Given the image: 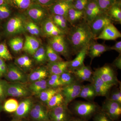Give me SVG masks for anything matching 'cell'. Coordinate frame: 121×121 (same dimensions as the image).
<instances>
[{"label":"cell","mask_w":121,"mask_h":121,"mask_svg":"<svg viewBox=\"0 0 121 121\" xmlns=\"http://www.w3.org/2000/svg\"><path fill=\"white\" fill-rule=\"evenodd\" d=\"M66 35L73 55H77L94 40L89 24L84 19L71 27Z\"/></svg>","instance_id":"6da1fadb"},{"label":"cell","mask_w":121,"mask_h":121,"mask_svg":"<svg viewBox=\"0 0 121 121\" xmlns=\"http://www.w3.org/2000/svg\"><path fill=\"white\" fill-rule=\"evenodd\" d=\"M69 108L74 116L87 121L101 109L99 105L94 102L82 101L75 102Z\"/></svg>","instance_id":"7a4b0ae2"},{"label":"cell","mask_w":121,"mask_h":121,"mask_svg":"<svg viewBox=\"0 0 121 121\" xmlns=\"http://www.w3.org/2000/svg\"><path fill=\"white\" fill-rule=\"evenodd\" d=\"M65 35H58L50 37L48 40V44L59 55L63 56L68 61H70L72 52Z\"/></svg>","instance_id":"3957f363"},{"label":"cell","mask_w":121,"mask_h":121,"mask_svg":"<svg viewBox=\"0 0 121 121\" xmlns=\"http://www.w3.org/2000/svg\"><path fill=\"white\" fill-rule=\"evenodd\" d=\"M111 23H112V21L106 12H102L97 15L94 19L89 23L94 39L97 37L106 26Z\"/></svg>","instance_id":"277c9868"},{"label":"cell","mask_w":121,"mask_h":121,"mask_svg":"<svg viewBox=\"0 0 121 121\" xmlns=\"http://www.w3.org/2000/svg\"><path fill=\"white\" fill-rule=\"evenodd\" d=\"M5 93L6 97H21L29 95L30 91L24 83L19 82L9 83L5 81Z\"/></svg>","instance_id":"5b68a950"},{"label":"cell","mask_w":121,"mask_h":121,"mask_svg":"<svg viewBox=\"0 0 121 121\" xmlns=\"http://www.w3.org/2000/svg\"><path fill=\"white\" fill-rule=\"evenodd\" d=\"M48 115L50 121H70L74 117L65 104L49 110Z\"/></svg>","instance_id":"8992f818"},{"label":"cell","mask_w":121,"mask_h":121,"mask_svg":"<svg viewBox=\"0 0 121 121\" xmlns=\"http://www.w3.org/2000/svg\"><path fill=\"white\" fill-rule=\"evenodd\" d=\"M44 6L36 2H33L26 10V13L32 20L40 23L47 18L48 11Z\"/></svg>","instance_id":"52a82bcc"},{"label":"cell","mask_w":121,"mask_h":121,"mask_svg":"<svg viewBox=\"0 0 121 121\" xmlns=\"http://www.w3.org/2000/svg\"><path fill=\"white\" fill-rule=\"evenodd\" d=\"M78 80L67 86H63L62 93L64 98L65 104L69 106L74 99L78 97L83 85Z\"/></svg>","instance_id":"ba28073f"},{"label":"cell","mask_w":121,"mask_h":121,"mask_svg":"<svg viewBox=\"0 0 121 121\" xmlns=\"http://www.w3.org/2000/svg\"><path fill=\"white\" fill-rule=\"evenodd\" d=\"M104 82L113 86H117L119 82L114 70L110 66L105 65L99 68L94 72Z\"/></svg>","instance_id":"9c48e42d"},{"label":"cell","mask_w":121,"mask_h":121,"mask_svg":"<svg viewBox=\"0 0 121 121\" xmlns=\"http://www.w3.org/2000/svg\"><path fill=\"white\" fill-rule=\"evenodd\" d=\"M101 108L113 121H119L121 116V103L106 99Z\"/></svg>","instance_id":"30bf717a"},{"label":"cell","mask_w":121,"mask_h":121,"mask_svg":"<svg viewBox=\"0 0 121 121\" xmlns=\"http://www.w3.org/2000/svg\"><path fill=\"white\" fill-rule=\"evenodd\" d=\"M6 78L13 82L25 83L28 81V77L17 66L11 64L7 68L5 74Z\"/></svg>","instance_id":"8fae6325"},{"label":"cell","mask_w":121,"mask_h":121,"mask_svg":"<svg viewBox=\"0 0 121 121\" xmlns=\"http://www.w3.org/2000/svg\"><path fill=\"white\" fill-rule=\"evenodd\" d=\"M22 18L20 16H16L9 20L6 26V31L8 34H19L26 30L25 24Z\"/></svg>","instance_id":"7c38bea8"},{"label":"cell","mask_w":121,"mask_h":121,"mask_svg":"<svg viewBox=\"0 0 121 121\" xmlns=\"http://www.w3.org/2000/svg\"><path fill=\"white\" fill-rule=\"evenodd\" d=\"M48 111L47 107L40 104H36L33 106L29 115L33 121H50Z\"/></svg>","instance_id":"4fadbf2b"},{"label":"cell","mask_w":121,"mask_h":121,"mask_svg":"<svg viewBox=\"0 0 121 121\" xmlns=\"http://www.w3.org/2000/svg\"><path fill=\"white\" fill-rule=\"evenodd\" d=\"M121 37V33L113 23H111L106 26L94 40L100 39L105 40H114Z\"/></svg>","instance_id":"5bb4252c"},{"label":"cell","mask_w":121,"mask_h":121,"mask_svg":"<svg viewBox=\"0 0 121 121\" xmlns=\"http://www.w3.org/2000/svg\"><path fill=\"white\" fill-rule=\"evenodd\" d=\"M48 18L43 21L42 25L43 31L45 35L51 37L58 35H66V33L54 23L52 19Z\"/></svg>","instance_id":"9a60e30c"},{"label":"cell","mask_w":121,"mask_h":121,"mask_svg":"<svg viewBox=\"0 0 121 121\" xmlns=\"http://www.w3.org/2000/svg\"><path fill=\"white\" fill-rule=\"evenodd\" d=\"M71 8V2L62 0H57L53 4L48 7V10L52 15H62L66 18L69 9Z\"/></svg>","instance_id":"2e32d148"},{"label":"cell","mask_w":121,"mask_h":121,"mask_svg":"<svg viewBox=\"0 0 121 121\" xmlns=\"http://www.w3.org/2000/svg\"><path fill=\"white\" fill-rule=\"evenodd\" d=\"M94 40L89 44L87 50V55L91 58V62L94 59L100 56L104 52L111 50L110 47L96 43Z\"/></svg>","instance_id":"e0dca14e"},{"label":"cell","mask_w":121,"mask_h":121,"mask_svg":"<svg viewBox=\"0 0 121 121\" xmlns=\"http://www.w3.org/2000/svg\"><path fill=\"white\" fill-rule=\"evenodd\" d=\"M33 105L32 100L31 99H24L19 104L15 112V117L19 119L26 117L29 115Z\"/></svg>","instance_id":"ac0fdd59"},{"label":"cell","mask_w":121,"mask_h":121,"mask_svg":"<svg viewBox=\"0 0 121 121\" xmlns=\"http://www.w3.org/2000/svg\"><path fill=\"white\" fill-rule=\"evenodd\" d=\"M71 72L74 74L77 80L80 82L84 81L91 82H92L93 72L90 67L84 65Z\"/></svg>","instance_id":"d6986e66"},{"label":"cell","mask_w":121,"mask_h":121,"mask_svg":"<svg viewBox=\"0 0 121 121\" xmlns=\"http://www.w3.org/2000/svg\"><path fill=\"white\" fill-rule=\"evenodd\" d=\"M70 61H62L54 63H49L48 64L47 69L48 73L51 74L60 75L68 70Z\"/></svg>","instance_id":"ffe728a7"},{"label":"cell","mask_w":121,"mask_h":121,"mask_svg":"<svg viewBox=\"0 0 121 121\" xmlns=\"http://www.w3.org/2000/svg\"><path fill=\"white\" fill-rule=\"evenodd\" d=\"M88 47H85L82 49L73 60H70L68 70L72 71L79 68L84 65L85 58L87 54Z\"/></svg>","instance_id":"44dd1931"},{"label":"cell","mask_w":121,"mask_h":121,"mask_svg":"<svg viewBox=\"0 0 121 121\" xmlns=\"http://www.w3.org/2000/svg\"><path fill=\"white\" fill-rule=\"evenodd\" d=\"M40 47V43L36 38L26 36L23 50L30 55H33Z\"/></svg>","instance_id":"7402d4cb"},{"label":"cell","mask_w":121,"mask_h":121,"mask_svg":"<svg viewBox=\"0 0 121 121\" xmlns=\"http://www.w3.org/2000/svg\"><path fill=\"white\" fill-rule=\"evenodd\" d=\"M84 16V11H79L71 8L68 11L66 18L70 25L72 26L83 19Z\"/></svg>","instance_id":"603a6c76"},{"label":"cell","mask_w":121,"mask_h":121,"mask_svg":"<svg viewBox=\"0 0 121 121\" xmlns=\"http://www.w3.org/2000/svg\"><path fill=\"white\" fill-rule=\"evenodd\" d=\"M62 87H63L56 88L48 87L39 93L38 95L39 98L41 101L47 104L53 96L62 91Z\"/></svg>","instance_id":"cb8c5ba5"},{"label":"cell","mask_w":121,"mask_h":121,"mask_svg":"<svg viewBox=\"0 0 121 121\" xmlns=\"http://www.w3.org/2000/svg\"><path fill=\"white\" fill-rule=\"evenodd\" d=\"M52 18L54 23L63 30L66 35L71 27L66 18L64 16L56 15H52Z\"/></svg>","instance_id":"d4e9b609"},{"label":"cell","mask_w":121,"mask_h":121,"mask_svg":"<svg viewBox=\"0 0 121 121\" xmlns=\"http://www.w3.org/2000/svg\"><path fill=\"white\" fill-rule=\"evenodd\" d=\"M112 21L121 23V2H117L106 12Z\"/></svg>","instance_id":"484cf974"},{"label":"cell","mask_w":121,"mask_h":121,"mask_svg":"<svg viewBox=\"0 0 121 121\" xmlns=\"http://www.w3.org/2000/svg\"><path fill=\"white\" fill-rule=\"evenodd\" d=\"M48 75V72L47 69L45 68H40L32 72L28 77V80L33 82L38 80L45 79Z\"/></svg>","instance_id":"4316f807"},{"label":"cell","mask_w":121,"mask_h":121,"mask_svg":"<svg viewBox=\"0 0 121 121\" xmlns=\"http://www.w3.org/2000/svg\"><path fill=\"white\" fill-rule=\"evenodd\" d=\"M48 87L47 80L43 79L33 82L30 84L28 88L30 92L38 95L39 93Z\"/></svg>","instance_id":"83f0119b"},{"label":"cell","mask_w":121,"mask_h":121,"mask_svg":"<svg viewBox=\"0 0 121 121\" xmlns=\"http://www.w3.org/2000/svg\"><path fill=\"white\" fill-rule=\"evenodd\" d=\"M64 98L62 91L57 93L52 97L47 104L48 110L65 104Z\"/></svg>","instance_id":"f1b7e54d"},{"label":"cell","mask_w":121,"mask_h":121,"mask_svg":"<svg viewBox=\"0 0 121 121\" xmlns=\"http://www.w3.org/2000/svg\"><path fill=\"white\" fill-rule=\"evenodd\" d=\"M47 60L49 63H54L63 60L57 52L53 50L51 46L48 44L45 48Z\"/></svg>","instance_id":"f546056e"},{"label":"cell","mask_w":121,"mask_h":121,"mask_svg":"<svg viewBox=\"0 0 121 121\" xmlns=\"http://www.w3.org/2000/svg\"><path fill=\"white\" fill-rule=\"evenodd\" d=\"M60 80L63 86L71 84L78 80L74 74L69 70L60 75Z\"/></svg>","instance_id":"4dcf8cb0"},{"label":"cell","mask_w":121,"mask_h":121,"mask_svg":"<svg viewBox=\"0 0 121 121\" xmlns=\"http://www.w3.org/2000/svg\"><path fill=\"white\" fill-rule=\"evenodd\" d=\"M24 43L23 39L20 37L13 38L9 41V45L11 49L16 52H20L23 49Z\"/></svg>","instance_id":"1f68e13d"},{"label":"cell","mask_w":121,"mask_h":121,"mask_svg":"<svg viewBox=\"0 0 121 121\" xmlns=\"http://www.w3.org/2000/svg\"><path fill=\"white\" fill-rule=\"evenodd\" d=\"M100 11L103 12H106L111 7L120 0H95Z\"/></svg>","instance_id":"d6a6232c"},{"label":"cell","mask_w":121,"mask_h":121,"mask_svg":"<svg viewBox=\"0 0 121 121\" xmlns=\"http://www.w3.org/2000/svg\"><path fill=\"white\" fill-rule=\"evenodd\" d=\"M33 57L35 61L37 63L42 64L45 63L48 60L45 48L43 46L39 47L33 55Z\"/></svg>","instance_id":"836d02e7"},{"label":"cell","mask_w":121,"mask_h":121,"mask_svg":"<svg viewBox=\"0 0 121 121\" xmlns=\"http://www.w3.org/2000/svg\"><path fill=\"white\" fill-rule=\"evenodd\" d=\"M19 103L16 99H9L5 102L2 109L8 113L15 112L18 107Z\"/></svg>","instance_id":"e575fe53"},{"label":"cell","mask_w":121,"mask_h":121,"mask_svg":"<svg viewBox=\"0 0 121 121\" xmlns=\"http://www.w3.org/2000/svg\"><path fill=\"white\" fill-rule=\"evenodd\" d=\"M33 2L34 0H11V4L21 10H27Z\"/></svg>","instance_id":"d590c367"},{"label":"cell","mask_w":121,"mask_h":121,"mask_svg":"<svg viewBox=\"0 0 121 121\" xmlns=\"http://www.w3.org/2000/svg\"><path fill=\"white\" fill-rule=\"evenodd\" d=\"M16 63L20 67L26 69L30 68L32 65V61L26 55L18 57L16 60Z\"/></svg>","instance_id":"8d00e7d4"},{"label":"cell","mask_w":121,"mask_h":121,"mask_svg":"<svg viewBox=\"0 0 121 121\" xmlns=\"http://www.w3.org/2000/svg\"><path fill=\"white\" fill-rule=\"evenodd\" d=\"M12 13L11 4H5L0 6V19L8 18Z\"/></svg>","instance_id":"74e56055"},{"label":"cell","mask_w":121,"mask_h":121,"mask_svg":"<svg viewBox=\"0 0 121 121\" xmlns=\"http://www.w3.org/2000/svg\"><path fill=\"white\" fill-rule=\"evenodd\" d=\"M0 58L6 60H11L13 58L5 43L0 44Z\"/></svg>","instance_id":"f35d334b"},{"label":"cell","mask_w":121,"mask_h":121,"mask_svg":"<svg viewBox=\"0 0 121 121\" xmlns=\"http://www.w3.org/2000/svg\"><path fill=\"white\" fill-rule=\"evenodd\" d=\"M93 121H114L106 113L101 109L96 113L92 118Z\"/></svg>","instance_id":"ab89813d"},{"label":"cell","mask_w":121,"mask_h":121,"mask_svg":"<svg viewBox=\"0 0 121 121\" xmlns=\"http://www.w3.org/2000/svg\"><path fill=\"white\" fill-rule=\"evenodd\" d=\"M92 81L96 83L99 86L108 91L113 86L112 85H109L104 82L99 76L94 72L93 73Z\"/></svg>","instance_id":"60d3db41"},{"label":"cell","mask_w":121,"mask_h":121,"mask_svg":"<svg viewBox=\"0 0 121 121\" xmlns=\"http://www.w3.org/2000/svg\"><path fill=\"white\" fill-rule=\"evenodd\" d=\"M89 1V0H75L72 2V8L79 11H84Z\"/></svg>","instance_id":"b9f144b4"},{"label":"cell","mask_w":121,"mask_h":121,"mask_svg":"<svg viewBox=\"0 0 121 121\" xmlns=\"http://www.w3.org/2000/svg\"><path fill=\"white\" fill-rule=\"evenodd\" d=\"M107 99L121 104V89H117L113 91L112 92L108 95Z\"/></svg>","instance_id":"7bdbcfd3"},{"label":"cell","mask_w":121,"mask_h":121,"mask_svg":"<svg viewBox=\"0 0 121 121\" xmlns=\"http://www.w3.org/2000/svg\"><path fill=\"white\" fill-rule=\"evenodd\" d=\"M91 83L94 87L97 96H106L107 94L109 93L108 91L99 86L96 83L93 81H92Z\"/></svg>","instance_id":"ee69618b"},{"label":"cell","mask_w":121,"mask_h":121,"mask_svg":"<svg viewBox=\"0 0 121 121\" xmlns=\"http://www.w3.org/2000/svg\"><path fill=\"white\" fill-rule=\"evenodd\" d=\"M86 8L93 10L98 15L103 12L100 11L95 0H89Z\"/></svg>","instance_id":"f6af8a7d"},{"label":"cell","mask_w":121,"mask_h":121,"mask_svg":"<svg viewBox=\"0 0 121 121\" xmlns=\"http://www.w3.org/2000/svg\"><path fill=\"white\" fill-rule=\"evenodd\" d=\"M48 86L49 87L51 88H56V87H63L62 83L60 80H52L48 78L47 80Z\"/></svg>","instance_id":"bcb514c9"},{"label":"cell","mask_w":121,"mask_h":121,"mask_svg":"<svg viewBox=\"0 0 121 121\" xmlns=\"http://www.w3.org/2000/svg\"><path fill=\"white\" fill-rule=\"evenodd\" d=\"M57 0H34L36 2L44 7H48L53 4Z\"/></svg>","instance_id":"7dc6e473"},{"label":"cell","mask_w":121,"mask_h":121,"mask_svg":"<svg viewBox=\"0 0 121 121\" xmlns=\"http://www.w3.org/2000/svg\"><path fill=\"white\" fill-rule=\"evenodd\" d=\"M5 81L0 80V98L2 101L4 100L6 97L5 93Z\"/></svg>","instance_id":"c3c4849f"},{"label":"cell","mask_w":121,"mask_h":121,"mask_svg":"<svg viewBox=\"0 0 121 121\" xmlns=\"http://www.w3.org/2000/svg\"><path fill=\"white\" fill-rule=\"evenodd\" d=\"M112 65L114 67L121 70V54H119L118 56L115 59L114 61L113 62Z\"/></svg>","instance_id":"681fc988"},{"label":"cell","mask_w":121,"mask_h":121,"mask_svg":"<svg viewBox=\"0 0 121 121\" xmlns=\"http://www.w3.org/2000/svg\"><path fill=\"white\" fill-rule=\"evenodd\" d=\"M110 50H115L119 54H121V41L117 42L114 45L110 47Z\"/></svg>","instance_id":"f907efd6"},{"label":"cell","mask_w":121,"mask_h":121,"mask_svg":"<svg viewBox=\"0 0 121 121\" xmlns=\"http://www.w3.org/2000/svg\"><path fill=\"white\" fill-rule=\"evenodd\" d=\"M31 25L35 35H38L40 32V29L35 23L31 22Z\"/></svg>","instance_id":"816d5d0a"},{"label":"cell","mask_w":121,"mask_h":121,"mask_svg":"<svg viewBox=\"0 0 121 121\" xmlns=\"http://www.w3.org/2000/svg\"><path fill=\"white\" fill-rule=\"evenodd\" d=\"M25 29L27 30L30 34L33 35H35L34 32L33 30L31 22H29L25 24Z\"/></svg>","instance_id":"f5cc1de1"},{"label":"cell","mask_w":121,"mask_h":121,"mask_svg":"<svg viewBox=\"0 0 121 121\" xmlns=\"http://www.w3.org/2000/svg\"><path fill=\"white\" fill-rule=\"evenodd\" d=\"M7 68L6 64L1 65L0 67V77L5 74L7 71Z\"/></svg>","instance_id":"db71d44e"},{"label":"cell","mask_w":121,"mask_h":121,"mask_svg":"<svg viewBox=\"0 0 121 121\" xmlns=\"http://www.w3.org/2000/svg\"><path fill=\"white\" fill-rule=\"evenodd\" d=\"M60 75L56 74H51L50 75V76L48 78L50 79H52V80H60Z\"/></svg>","instance_id":"11a10c76"},{"label":"cell","mask_w":121,"mask_h":121,"mask_svg":"<svg viewBox=\"0 0 121 121\" xmlns=\"http://www.w3.org/2000/svg\"><path fill=\"white\" fill-rule=\"evenodd\" d=\"M5 4L11 5V0H0V6Z\"/></svg>","instance_id":"9f6ffc18"},{"label":"cell","mask_w":121,"mask_h":121,"mask_svg":"<svg viewBox=\"0 0 121 121\" xmlns=\"http://www.w3.org/2000/svg\"><path fill=\"white\" fill-rule=\"evenodd\" d=\"M70 121H88L79 118L74 117Z\"/></svg>","instance_id":"6f0895ef"},{"label":"cell","mask_w":121,"mask_h":121,"mask_svg":"<svg viewBox=\"0 0 121 121\" xmlns=\"http://www.w3.org/2000/svg\"><path fill=\"white\" fill-rule=\"evenodd\" d=\"M5 64V63L3 60L2 59L0 58V66Z\"/></svg>","instance_id":"680465c9"},{"label":"cell","mask_w":121,"mask_h":121,"mask_svg":"<svg viewBox=\"0 0 121 121\" xmlns=\"http://www.w3.org/2000/svg\"><path fill=\"white\" fill-rule=\"evenodd\" d=\"M62 0L65 1H67V2H73L75 0Z\"/></svg>","instance_id":"91938a15"},{"label":"cell","mask_w":121,"mask_h":121,"mask_svg":"<svg viewBox=\"0 0 121 121\" xmlns=\"http://www.w3.org/2000/svg\"><path fill=\"white\" fill-rule=\"evenodd\" d=\"M2 109V106H0V112L1 111Z\"/></svg>","instance_id":"94428289"},{"label":"cell","mask_w":121,"mask_h":121,"mask_svg":"<svg viewBox=\"0 0 121 121\" xmlns=\"http://www.w3.org/2000/svg\"><path fill=\"white\" fill-rule=\"evenodd\" d=\"M2 100L0 98V106H1V103H2Z\"/></svg>","instance_id":"6125c7cd"},{"label":"cell","mask_w":121,"mask_h":121,"mask_svg":"<svg viewBox=\"0 0 121 121\" xmlns=\"http://www.w3.org/2000/svg\"></svg>","instance_id":"be15d7a7"},{"label":"cell","mask_w":121,"mask_h":121,"mask_svg":"<svg viewBox=\"0 0 121 121\" xmlns=\"http://www.w3.org/2000/svg\"><path fill=\"white\" fill-rule=\"evenodd\" d=\"M0 66H1L0 65Z\"/></svg>","instance_id":"e7e4bbea"}]
</instances>
